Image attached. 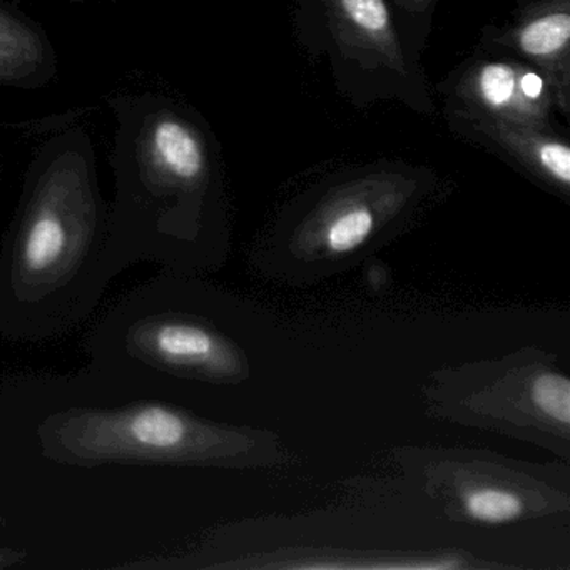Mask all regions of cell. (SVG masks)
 Masks as SVG:
<instances>
[{
  "instance_id": "9",
  "label": "cell",
  "mask_w": 570,
  "mask_h": 570,
  "mask_svg": "<svg viewBox=\"0 0 570 570\" xmlns=\"http://www.w3.org/2000/svg\"><path fill=\"white\" fill-rule=\"evenodd\" d=\"M439 2L440 0H390L403 36L406 41L412 42L415 51H422Z\"/></svg>"
},
{
  "instance_id": "2",
  "label": "cell",
  "mask_w": 570,
  "mask_h": 570,
  "mask_svg": "<svg viewBox=\"0 0 570 570\" xmlns=\"http://www.w3.org/2000/svg\"><path fill=\"white\" fill-rule=\"evenodd\" d=\"M62 400L36 419L42 459L66 466L228 465L238 462L245 436L189 406L125 395Z\"/></svg>"
},
{
  "instance_id": "3",
  "label": "cell",
  "mask_w": 570,
  "mask_h": 570,
  "mask_svg": "<svg viewBox=\"0 0 570 570\" xmlns=\"http://www.w3.org/2000/svg\"><path fill=\"white\" fill-rule=\"evenodd\" d=\"M293 28L303 51L328 68L356 109L399 102L435 115L420 52L403 36L390 0H295Z\"/></svg>"
},
{
  "instance_id": "1",
  "label": "cell",
  "mask_w": 570,
  "mask_h": 570,
  "mask_svg": "<svg viewBox=\"0 0 570 570\" xmlns=\"http://www.w3.org/2000/svg\"><path fill=\"white\" fill-rule=\"evenodd\" d=\"M125 269L88 163L55 159L26 193L0 248V333L45 342L75 332Z\"/></svg>"
},
{
  "instance_id": "5",
  "label": "cell",
  "mask_w": 570,
  "mask_h": 570,
  "mask_svg": "<svg viewBox=\"0 0 570 570\" xmlns=\"http://www.w3.org/2000/svg\"><path fill=\"white\" fill-rule=\"evenodd\" d=\"M480 51L510 56L542 72L556 111L570 116V0H519L503 26H487Z\"/></svg>"
},
{
  "instance_id": "7",
  "label": "cell",
  "mask_w": 570,
  "mask_h": 570,
  "mask_svg": "<svg viewBox=\"0 0 570 570\" xmlns=\"http://www.w3.org/2000/svg\"><path fill=\"white\" fill-rule=\"evenodd\" d=\"M48 51L28 22L0 9V82L16 85L41 71Z\"/></svg>"
},
{
  "instance_id": "6",
  "label": "cell",
  "mask_w": 570,
  "mask_h": 570,
  "mask_svg": "<svg viewBox=\"0 0 570 570\" xmlns=\"http://www.w3.org/2000/svg\"><path fill=\"white\" fill-rule=\"evenodd\" d=\"M449 128L460 138L499 156L557 195H570V146L553 126L445 111Z\"/></svg>"
},
{
  "instance_id": "4",
  "label": "cell",
  "mask_w": 570,
  "mask_h": 570,
  "mask_svg": "<svg viewBox=\"0 0 570 570\" xmlns=\"http://www.w3.org/2000/svg\"><path fill=\"white\" fill-rule=\"evenodd\" d=\"M445 111L552 126V89L539 69L510 56L485 55L456 68L436 88Z\"/></svg>"
},
{
  "instance_id": "8",
  "label": "cell",
  "mask_w": 570,
  "mask_h": 570,
  "mask_svg": "<svg viewBox=\"0 0 570 570\" xmlns=\"http://www.w3.org/2000/svg\"><path fill=\"white\" fill-rule=\"evenodd\" d=\"M460 507L469 519L485 525H502L525 515L527 503L515 490L476 485L462 493Z\"/></svg>"
}]
</instances>
